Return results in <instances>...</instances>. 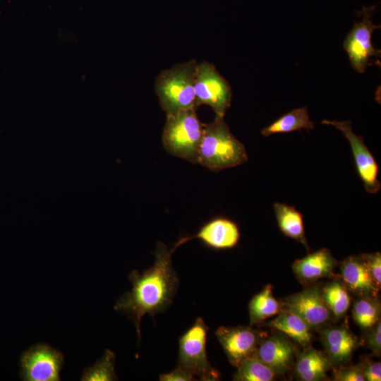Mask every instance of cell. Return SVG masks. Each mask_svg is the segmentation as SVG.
I'll return each mask as SVG.
<instances>
[{
  "instance_id": "6da1fadb",
  "label": "cell",
  "mask_w": 381,
  "mask_h": 381,
  "mask_svg": "<svg viewBox=\"0 0 381 381\" xmlns=\"http://www.w3.org/2000/svg\"><path fill=\"white\" fill-rule=\"evenodd\" d=\"M176 249L157 242L155 262L140 273L133 270L128 278L132 284L130 291L120 297L114 309L126 314L133 322L138 340L140 339V322L148 314L155 316L166 310L171 303L179 285V278L173 267L171 255Z\"/></svg>"
},
{
  "instance_id": "7a4b0ae2",
  "label": "cell",
  "mask_w": 381,
  "mask_h": 381,
  "mask_svg": "<svg viewBox=\"0 0 381 381\" xmlns=\"http://www.w3.org/2000/svg\"><path fill=\"white\" fill-rule=\"evenodd\" d=\"M248 160L246 148L231 132L224 118L204 124L197 163L212 171L237 167Z\"/></svg>"
},
{
  "instance_id": "3957f363",
  "label": "cell",
  "mask_w": 381,
  "mask_h": 381,
  "mask_svg": "<svg viewBox=\"0 0 381 381\" xmlns=\"http://www.w3.org/2000/svg\"><path fill=\"white\" fill-rule=\"evenodd\" d=\"M198 62L195 59L164 70L155 80V92L166 115L197 108L194 83Z\"/></svg>"
},
{
  "instance_id": "277c9868",
  "label": "cell",
  "mask_w": 381,
  "mask_h": 381,
  "mask_svg": "<svg viewBox=\"0 0 381 381\" xmlns=\"http://www.w3.org/2000/svg\"><path fill=\"white\" fill-rule=\"evenodd\" d=\"M196 110L191 108L167 115L162 135L163 147L169 153L192 163H197L204 128Z\"/></svg>"
},
{
  "instance_id": "5b68a950",
  "label": "cell",
  "mask_w": 381,
  "mask_h": 381,
  "mask_svg": "<svg viewBox=\"0 0 381 381\" xmlns=\"http://www.w3.org/2000/svg\"><path fill=\"white\" fill-rule=\"evenodd\" d=\"M208 327L201 318L179 338V365L201 380H217L219 372L208 361L206 341Z\"/></svg>"
},
{
  "instance_id": "8992f818",
  "label": "cell",
  "mask_w": 381,
  "mask_h": 381,
  "mask_svg": "<svg viewBox=\"0 0 381 381\" xmlns=\"http://www.w3.org/2000/svg\"><path fill=\"white\" fill-rule=\"evenodd\" d=\"M194 90L198 107L206 104L212 109L215 116L224 117L231 106L232 90L214 64L206 61L198 64Z\"/></svg>"
},
{
  "instance_id": "52a82bcc",
  "label": "cell",
  "mask_w": 381,
  "mask_h": 381,
  "mask_svg": "<svg viewBox=\"0 0 381 381\" xmlns=\"http://www.w3.org/2000/svg\"><path fill=\"white\" fill-rule=\"evenodd\" d=\"M375 6H363L359 12L362 16L360 22H356L344 41L343 47L346 51L351 66L359 73L365 72L371 58L378 59L381 56L380 49H375L372 42L373 32L380 29V25H375L372 20Z\"/></svg>"
},
{
  "instance_id": "ba28073f",
  "label": "cell",
  "mask_w": 381,
  "mask_h": 381,
  "mask_svg": "<svg viewBox=\"0 0 381 381\" xmlns=\"http://www.w3.org/2000/svg\"><path fill=\"white\" fill-rule=\"evenodd\" d=\"M64 356L44 344L32 346L20 358V376L25 381H59Z\"/></svg>"
},
{
  "instance_id": "9c48e42d",
  "label": "cell",
  "mask_w": 381,
  "mask_h": 381,
  "mask_svg": "<svg viewBox=\"0 0 381 381\" xmlns=\"http://www.w3.org/2000/svg\"><path fill=\"white\" fill-rule=\"evenodd\" d=\"M321 123L332 126L343 133L351 146L356 170L365 190L371 194L377 193L381 187L378 180V164L365 145L363 138L353 132L351 121L322 120Z\"/></svg>"
},
{
  "instance_id": "30bf717a",
  "label": "cell",
  "mask_w": 381,
  "mask_h": 381,
  "mask_svg": "<svg viewBox=\"0 0 381 381\" xmlns=\"http://www.w3.org/2000/svg\"><path fill=\"white\" fill-rule=\"evenodd\" d=\"M281 310H286L301 317L311 329L322 327L330 318L331 313L325 305L318 285L310 286L303 291L284 298Z\"/></svg>"
},
{
  "instance_id": "8fae6325",
  "label": "cell",
  "mask_w": 381,
  "mask_h": 381,
  "mask_svg": "<svg viewBox=\"0 0 381 381\" xmlns=\"http://www.w3.org/2000/svg\"><path fill=\"white\" fill-rule=\"evenodd\" d=\"M215 334L229 363L236 368L255 351L261 338L260 332L246 326H221Z\"/></svg>"
},
{
  "instance_id": "7c38bea8",
  "label": "cell",
  "mask_w": 381,
  "mask_h": 381,
  "mask_svg": "<svg viewBox=\"0 0 381 381\" xmlns=\"http://www.w3.org/2000/svg\"><path fill=\"white\" fill-rule=\"evenodd\" d=\"M239 238V229L234 221L226 217H216L205 224L195 235L181 238L176 245L179 247L192 238H198L210 248L223 250L235 247Z\"/></svg>"
},
{
  "instance_id": "4fadbf2b",
  "label": "cell",
  "mask_w": 381,
  "mask_h": 381,
  "mask_svg": "<svg viewBox=\"0 0 381 381\" xmlns=\"http://www.w3.org/2000/svg\"><path fill=\"white\" fill-rule=\"evenodd\" d=\"M295 346L285 335L275 334L260 341L255 353L276 375H282L293 365Z\"/></svg>"
},
{
  "instance_id": "5bb4252c",
  "label": "cell",
  "mask_w": 381,
  "mask_h": 381,
  "mask_svg": "<svg viewBox=\"0 0 381 381\" xmlns=\"http://www.w3.org/2000/svg\"><path fill=\"white\" fill-rule=\"evenodd\" d=\"M341 281L349 292L358 296L377 297L380 289L375 285L362 256L351 255L340 266Z\"/></svg>"
},
{
  "instance_id": "9a60e30c",
  "label": "cell",
  "mask_w": 381,
  "mask_h": 381,
  "mask_svg": "<svg viewBox=\"0 0 381 381\" xmlns=\"http://www.w3.org/2000/svg\"><path fill=\"white\" fill-rule=\"evenodd\" d=\"M337 264L330 250L324 248L296 260L292 268L298 281L307 285L331 276Z\"/></svg>"
},
{
  "instance_id": "2e32d148",
  "label": "cell",
  "mask_w": 381,
  "mask_h": 381,
  "mask_svg": "<svg viewBox=\"0 0 381 381\" xmlns=\"http://www.w3.org/2000/svg\"><path fill=\"white\" fill-rule=\"evenodd\" d=\"M321 340L332 365L347 363L357 347L356 337L345 327L332 326L321 331Z\"/></svg>"
},
{
  "instance_id": "e0dca14e",
  "label": "cell",
  "mask_w": 381,
  "mask_h": 381,
  "mask_svg": "<svg viewBox=\"0 0 381 381\" xmlns=\"http://www.w3.org/2000/svg\"><path fill=\"white\" fill-rule=\"evenodd\" d=\"M332 366L326 355L308 346L297 356L295 372L301 380L319 381L327 377V373Z\"/></svg>"
},
{
  "instance_id": "ac0fdd59",
  "label": "cell",
  "mask_w": 381,
  "mask_h": 381,
  "mask_svg": "<svg viewBox=\"0 0 381 381\" xmlns=\"http://www.w3.org/2000/svg\"><path fill=\"white\" fill-rule=\"evenodd\" d=\"M267 325L303 347L308 346L311 341V328L301 317L289 310H282Z\"/></svg>"
},
{
  "instance_id": "d6986e66",
  "label": "cell",
  "mask_w": 381,
  "mask_h": 381,
  "mask_svg": "<svg viewBox=\"0 0 381 381\" xmlns=\"http://www.w3.org/2000/svg\"><path fill=\"white\" fill-rule=\"evenodd\" d=\"M274 210L281 231L287 237L301 243L309 250L302 214L293 206L275 202Z\"/></svg>"
},
{
  "instance_id": "ffe728a7",
  "label": "cell",
  "mask_w": 381,
  "mask_h": 381,
  "mask_svg": "<svg viewBox=\"0 0 381 381\" xmlns=\"http://www.w3.org/2000/svg\"><path fill=\"white\" fill-rule=\"evenodd\" d=\"M314 128V123L310 119L307 107L295 109L280 116L261 131L264 136L276 133H286L301 129Z\"/></svg>"
},
{
  "instance_id": "44dd1931",
  "label": "cell",
  "mask_w": 381,
  "mask_h": 381,
  "mask_svg": "<svg viewBox=\"0 0 381 381\" xmlns=\"http://www.w3.org/2000/svg\"><path fill=\"white\" fill-rule=\"evenodd\" d=\"M272 289L271 284L266 285L249 302L250 325L258 324L281 311V303L274 297Z\"/></svg>"
},
{
  "instance_id": "7402d4cb",
  "label": "cell",
  "mask_w": 381,
  "mask_h": 381,
  "mask_svg": "<svg viewBox=\"0 0 381 381\" xmlns=\"http://www.w3.org/2000/svg\"><path fill=\"white\" fill-rule=\"evenodd\" d=\"M322 299L329 312L337 318H342L351 305L349 291L339 279H334L321 288Z\"/></svg>"
},
{
  "instance_id": "603a6c76",
  "label": "cell",
  "mask_w": 381,
  "mask_h": 381,
  "mask_svg": "<svg viewBox=\"0 0 381 381\" xmlns=\"http://www.w3.org/2000/svg\"><path fill=\"white\" fill-rule=\"evenodd\" d=\"M380 302L377 297L358 296L353 303V318L363 330H368L380 320Z\"/></svg>"
},
{
  "instance_id": "cb8c5ba5",
  "label": "cell",
  "mask_w": 381,
  "mask_h": 381,
  "mask_svg": "<svg viewBox=\"0 0 381 381\" xmlns=\"http://www.w3.org/2000/svg\"><path fill=\"white\" fill-rule=\"evenodd\" d=\"M236 368L233 377L236 381H272L277 375L258 357L255 351L243 360Z\"/></svg>"
},
{
  "instance_id": "d4e9b609",
  "label": "cell",
  "mask_w": 381,
  "mask_h": 381,
  "mask_svg": "<svg viewBox=\"0 0 381 381\" xmlns=\"http://www.w3.org/2000/svg\"><path fill=\"white\" fill-rule=\"evenodd\" d=\"M115 355L107 349L104 356L92 366L86 368L80 378L83 381H111L117 380L114 369Z\"/></svg>"
},
{
  "instance_id": "484cf974",
  "label": "cell",
  "mask_w": 381,
  "mask_h": 381,
  "mask_svg": "<svg viewBox=\"0 0 381 381\" xmlns=\"http://www.w3.org/2000/svg\"><path fill=\"white\" fill-rule=\"evenodd\" d=\"M370 275L377 286L381 287V254L380 252L361 254Z\"/></svg>"
},
{
  "instance_id": "4316f807",
  "label": "cell",
  "mask_w": 381,
  "mask_h": 381,
  "mask_svg": "<svg viewBox=\"0 0 381 381\" xmlns=\"http://www.w3.org/2000/svg\"><path fill=\"white\" fill-rule=\"evenodd\" d=\"M336 381H365L361 365L343 367L335 370L333 373Z\"/></svg>"
},
{
  "instance_id": "83f0119b",
  "label": "cell",
  "mask_w": 381,
  "mask_h": 381,
  "mask_svg": "<svg viewBox=\"0 0 381 381\" xmlns=\"http://www.w3.org/2000/svg\"><path fill=\"white\" fill-rule=\"evenodd\" d=\"M365 344L377 356L381 354V322L379 320L373 327L367 330Z\"/></svg>"
},
{
  "instance_id": "f1b7e54d",
  "label": "cell",
  "mask_w": 381,
  "mask_h": 381,
  "mask_svg": "<svg viewBox=\"0 0 381 381\" xmlns=\"http://www.w3.org/2000/svg\"><path fill=\"white\" fill-rule=\"evenodd\" d=\"M194 376L192 373L178 365L174 370L161 374L159 380L161 381H190L193 380Z\"/></svg>"
},
{
  "instance_id": "f546056e",
  "label": "cell",
  "mask_w": 381,
  "mask_h": 381,
  "mask_svg": "<svg viewBox=\"0 0 381 381\" xmlns=\"http://www.w3.org/2000/svg\"><path fill=\"white\" fill-rule=\"evenodd\" d=\"M365 380H381V363L380 362L365 361L360 364Z\"/></svg>"
}]
</instances>
